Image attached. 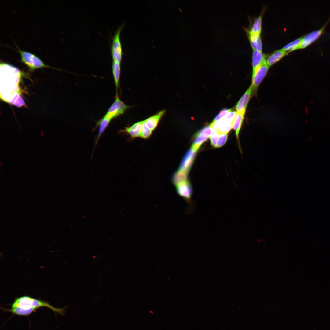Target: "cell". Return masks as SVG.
Returning a JSON list of instances; mask_svg holds the SVG:
<instances>
[{"label":"cell","instance_id":"1","mask_svg":"<svg viewBox=\"0 0 330 330\" xmlns=\"http://www.w3.org/2000/svg\"><path fill=\"white\" fill-rule=\"evenodd\" d=\"M0 97L8 103L16 93H20L21 72L15 67L5 63H0Z\"/></svg>","mask_w":330,"mask_h":330},{"label":"cell","instance_id":"2","mask_svg":"<svg viewBox=\"0 0 330 330\" xmlns=\"http://www.w3.org/2000/svg\"><path fill=\"white\" fill-rule=\"evenodd\" d=\"M35 307L37 309L41 307H47L54 312L62 315H65L66 307L64 308H56L48 302L38 300L28 296H24L16 298L13 303L11 308L16 307Z\"/></svg>","mask_w":330,"mask_h":330},{"label":"cell","instance_id":"3","mask_svg":"<svg viewBox=\"0 0 330 330\" xmlns=\"http://www.w3.org/2000/svg\"><path fill=\"white\" fill-rule=\"evenodd\" d=\"M123 24L118 28L112 38L110 50L112 61L121 63L122 57L123 52L120 40V34Z\"/></svg>","mask_w":330,"mask_h":330},{"label":"cell","instance_id":"4","mask_svg":"<svg viewBox=\"0 0 330 330\" xmlns=\"http://www.w3.org/2000/svg\"><path fill=\"white\" fill-rule=\"evenodd\" d=\"M21 56V61L32 71L43 67H48L37 56L30 52L18 49Z\"/></svg>","mask_w":330,"mask_h":330},{"label":"cell","instance_id":"5","mask_svg":"<svg viewBox=\"0 0 330 330\" xmlns=\"http://www.w3.org/2000/svg\"><path fill=\"white\" fill-rule=\"evenodd\" d=\"M130 106L125 104L116 95L115 101L108 109L104 116L110 120L123 114Z\"/></svg>","mask_w":330,"mask_h":330},{"label":"cell","instance_id":"6","mask_svg":"<svg viewBox=\"0 0 330 330\" xmlns=\"http://www.w3.org/2000/svg\"><path fill=\"white\" fill-rule=\"evenodd\" d=\"M269 67L266 62L258 67L252 73L251 86L253 94L256 92L259 85L266 75Z\"/></svg>","mask_w":330,"mask_h":330},{"label":"cell","instance_id":"7","mask_svg":"<svg viewBox=\"0 0 330 330\" xmlns=\"http://www.w3.org/2000/svg\"><path fill=\"white\" fill-rule=\"evenodd\" d=\"M330 20V18L323 26L320 29L317 30L302 37L301 41L298 49L305 48L317 40L323 33L325 28Z\"/></svg>","mask_w":330,"mask_h":330},{"label":"cell","instance_id":"8","mask_svg":"<svg viewBox=\"0 0 330 330\" xmlns=\"http://www.w3.org/2000/svg\"><path fill=\"white\" fill-rule=\"evenodd\" d=\"M212 128L207 126L203 128L195 135V139L192 145L191 148L197 152L202 144L205 142L210 135Z\"/></svg>","mask_w":330,"mask_h":330},{"label":"cell","instance_id":"9","mask_svg":"<svg viewBox=\"0 0 330 330\" xmlns=\"http://www.w3.org/2000/svg\"><path fill=\"white\" fill-rule=\"evenodd\" d=\"M178 195L186 200L189 201L192 196L193 190L190 183L188 180L182 182L175 185Z\"/></svg>","mask_w":330,"mask_h":330},{"label":"cell","instance_id":"10","mask_svg":"<svg viewBox=\"0 0 330 330\" xmlns=\"http://www.w3.org/2000/svg\"><path fill=\"white\" fill-rule=\"evenodd\" d=\"M196 152L191 148L188 151L181 162L179 170L188 173L193 163Z\"/></svg>","mask_w":330,"mask_h":330},{"label":"cell","instance_id":"11","mask_svg":"<svg viewBox=\"0 0 330 330\" xmlns=\"http://www.w3.org/2000/svg\"><path fill=\"white\" fill-rule=\"evenodd\" d=\"M232 124L222 119L216 122H212L209 126L217 131L220 134H227L232 128Z\"/></svg>","mask_w":330,"mask_h":330},{"label":"cell","instance_id":"12","mask_svg":"<svg viewBox=\"0 0 330 330\" xmlns=\"http://www.w3.org/2000/svg\"><path fill=\"white\" fill-rule=\"evenodd\" d=\"M252 94V87L251 85L237 102L236 106L237 112L245 113Z\"/></svg>","mask_w":330,"mask_h":330},{"label":"cell","instance_id":"13","mask_svg":"<svg viewBox=\"0 0 330 330\" xmlns=\"http://www.w3.org/2000/svg\"><path fill=\"white\" fill-rule=\"evenodd\" d=\"M265 57V55L261 51L253 50L252 60V73L258 67L266 62Z\"/></svg>","mask_w":330,"mask_h":330},{"label":"cell","instance_id":"14","mask_svg":"<svg viewBox=\"0 0 330 330\" xmlns=\"http://www.w3.org/2000/svg\"><path fill=\"white\" fill-rule=\"evenodd\" d=\"M165 112V110H161L157 114L144 120V122L147 127L152 131L156 127L159 121Z\"/></svg>","mask_w":330,"mask_h":330},{"label":"cell","instance_id":"15","mask_svg":"<svg viewBox=\"0 0 330 330\" xmlns=\"http://www.w3.org/2000/svg\"><path fill=\"white\" fill-rule=\"evenodd\" d=\"M288 53L282 49L277 50L270 55L266 60V64L270 66L280 60Z\"/></svg>","mask_w":330,"mask_h":330},{"label":"cell","instance_id":"16","mask_svg":"<svg viewBox=\"0 0 330 330\" xmlns=\"http://www.w3.org/2000/svg\"><path fill=\"white\" fill-rule=\"evenodd\" d=\"M143 121L136 123L132 126L126 127L123 130L129 134L132 138L140 137Z\"/></svg>","mask_w":330,"mask_h":330},{"label":"cell","instance_id":"17","mask_svg":"<svg viewBox=\"0 0 330 330\" xmlns=\"http://www.w3.org/2000/svg\"><path fill=\"white\" fill-rule=\"evenodd\" d=\"M112 71L116 89V94H118V91L119 85L121 72L120 63L112 61Z\"/></svg>","mask_w":330,"mask_h":330},{"label":"cell","instance_id":"18","mask_svg":"<svg viewBox=\"0 0 330 330\" xmlns=\"http://www.w3.org/2000/svg\"><path fill=\"white\" fill-rule=\"evenodd\" d=\"M249 38L253 50L261 51L262 44L260 35L249 33Z\"/></svg>","mask_w":330,"mask_h":330},{"label":"cell","instance_id":"19","mask_svg":"<svg viewBox=\"0 0 330 330\" xmlns=\"http://www.w3.org/2000/svg\"><path fill=\"white\" fill-rule=\"evenodd\" d=\"M245 113L237 112L233 123L232 128L235 130L238 140H239V133L244 119Z\"/></svg>","mask_w":330,"mask_h":330},{"label":"cell","instance_id":"20","mask_svg":"<svg viewBox=\"0 0 330 330\" xmlns=\"http://www.w3.org/2000/svg\"><path fill=\"white\" fill-rule=\"evenodd\" d=\"M36 308L35 307H16L11 308L10 309H4V310L8 312L12 313L15 315L20 316H28L36 310Z\"/></svg>","mask_w":330,"mask_h":330},{"label":"cell","instance_id":"21","mask_svg":"<svg viewBox=\"0 0 330 330\" xmlns=\"http://www.w3.org/2000/svg\"><path fill=\"white\" fill-rule=\"evenodd\" d=\"M111 120L104 116L101 119L99 120L96 123V126H98V130L97 138L95 141V145L98 142L102 134L108 127Z\"/></svg>","mask_w":330,"mask_h":330},{"label":"cell","instance_id":"22","mask_svg":"<svg viewBox=\"0 0 330 330\" xmlns=\"http://www.w3.org/2000/svg\"><path fill=\"white\" fill-rule=\"evenodd\" d=\"M188 173L178 170L173 176L172 182L173 184L176 185L182 182L188 180Z\"/></svg>","mask_w":330,"mask_h":330},{"label":"cell","instance_id":"23","mask_svg":"<svg viewBox=\"0 0 330 330\" xmlns=\"http://www.w3.org/2000/svg\"><path fill=\"white\" fill-rule=\"evenodd\" d=\"M262 16H259L254 20L249 33L260 35L262 29Z\"/></svg>","mask_w":330,"mask_h":330},{"label":"cell","instance_id":"24","mask_svg":"<svg viewBox=\"0 0 330 330\" xmlns=\"http://www.w3.org/2000/svg\"><path fill=\"white\" fill-rule=\"evenodd\" d=\"M302 37L298 38L284 46L282 49L288 53L297 49H298Z\"/></svg>","mask_w":330,"mask_h":330},{"label":"cell","instance_id":"25","mask_svg":"<svg viewBox=\"0 0 330 330\" xmlns=\"http://www.w3.org/2000/svg\"><path fill=\"white\" fill-rule=\"evenodd\" d=\"M20 94L17 93L15 94L8 103L18 107L24 106L25 102Z\"/></svg>","mask_w":330,"mask_h":330},{"label":"cell","instance_id":"26","mask_svg":"<svg viewBox=\"0 0 330 330\" xmlns=\"http://www.w3.org/2000/svg\"><path fill=\"white\" fill-rule=\"evenodd\" d=\"M152 131L147 127L143 120L140 137L144 139L147 138L151 135Z\"/></svg>","mask_w":330,"mask_h":330},{"label":"cell","instance_id":"27","mask_svg":"<svg viewBox=\"0 0 330 330\" xmlns=\"http://www.w3.org/2000/svg\"><path fill=\"white\" fill-rule=\"evenodd\" d=\"M212 129L211 134L210 137L211 144L212 146L216 147L219 134L217 131Z\"/></svg>","mask_w":330,"mask_h":330},{"label":"cell","instance_id":"28","mask_svg":"<svg viewBox=\"0 0 330 330\" xmlns=\"http://www.w3.org/2000/svg\"><path fill=\"white\" fill-rule=\"evenodd\" d=\"M237 112V111L232 109L223 119L226 121L233 124Z\"/></svg>","mask_w":330,"mask_h":330},{"label":"cell","instance_id":"29","mask_svg":"<svg viewBox=\"0 0 330 330\" xmlns=\"http://www.w3.org/2000/svg\"><path fill=\"white\" fill-rule=\"evenodd\" d=\"M232 109L225 108L222 110L215 118L212 122H216L222 119Z\"/></svg>","mask_w":330,"mask_h":330},{"label":"cell","instance_id":"30","mask_svg":"<svg viewBox=\"0 0 330 330\" xmlns=\"http://www.w3.org/2000/svg\"><path fill=\"white\" fill-rule=\"evenodd\" d=\"M227 138V134H220L216 147L218 148L223 146L226 142Z\"/></svg>","mask_w":330,"mask_h":330}]
</instances>
